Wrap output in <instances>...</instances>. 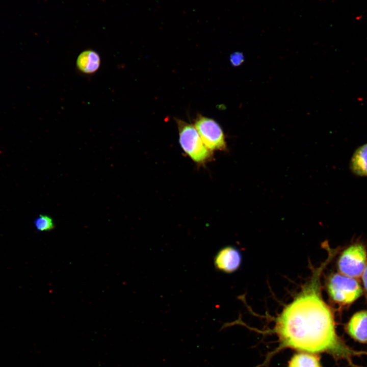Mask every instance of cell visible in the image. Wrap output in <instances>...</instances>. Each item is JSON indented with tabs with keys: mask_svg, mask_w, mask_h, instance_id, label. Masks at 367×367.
<instances>
[{
	"mask_svg": "<svg viewBox=\"0 0 367 367\" xmlns=\"http://www.w3.org/2000/svg\"><path fill=\"white\" fill-rule=\"evenodd\" d=\"M334 255L329 250L327 259L313 269L309 281L275 318L270 332L277 336L279 346L258 367L265 365L273 355L285 348L316 354L326 353L334 359L346 360L352 367H362L354 364L352 357L367 355V352L352 349L339 338L333 313L321 294V274Z\"/></svg>",
	"mask_w": 367,
	"mask_h": 367,
	"instance_id": "obj_1",
	"label": "cell"
},
{
	"mask_svg": "<svg viewBox=\"0 0 367 367\" xmlns=\"http://www.w3.org/2000/svg\"><path fill=\"white\" fill-rule=\"evenodd\" d=\"M331 299L340 304H348L357 299L362 294V288L353 277L342 274H332L327 283Z\"/></svg>",
	"mask_w": 367,
	"mask_h": 367,
	"instance_id": "obj_2",
	"label": "cell"
},
{
	"mask_svg": "<svg viewBox=\"0 0 367 367\" xmlns=\"http://www.w3.org/2000/svg\"><path fill=\"white\" fill-rule=\"evenodd\" d=\"M176 122L179 143L183 150L196 163L206 161L211 153L203 143L195 126L181 120H177Z\"/></svg>",
	"mask_w": 367,
	"mask_h": 367,
	"instance_id": "obj_3",
	"label": "cell"
},
{
	"mask_svg": "<svg viewBox=\"0 0 367 367\" xmlns=\"http://www.w3.org/2000/svg\"><path fill=\"white\" fill-rule=\"evenodd\" d=\"M366 252L361 244L350 245L340 254L337 263L341 274L351 277L360 276L366 265Z\"/></svg>",
	"mask_w": 367,
	"mask_h": 367,
	"instance_id": "obj_4",
	"label": "cell"
},
{
	"mask_svg": "<svg viewBox=\"0 0 367 367\" xmlns=\"http://www.w3.org/2000/svg\"><path fill=\"white\" fill-rule=\"evenodd\" d=\"M194 126L208 150H222L226 148L223 132L214 120L199 115L195 120Z\"/></svg>",
	"mask_w": 367,
	"mask_h": 367,
	"instance_id": "obj_5",
	"label": "cell"
},
{
	"mask_svg": "<svg viewBox=\"0 0 367 367\" xmlns=\"http://www.w3.org/2000/svg\"><path fill=\"white\" fill-rule=\"evenodd\" d=\"M214 263L217 270L225 273H232L241 266V253L237 248L233 246L224 247L215 255Z\"/></svg>",
	"mask_w": 367,
	"mask_h": 367,
	"instance_id": "obj_6",
	"label": "cell"
},
{
	"mask_svg": "<svg viewBox=\"0 0 367 367\" xmlns=\"http://www.w3.org/2000/svg\"><path fill=\"white\" fill-rule=\"evenodd\" d=\"M347 331L355 340L367 344V311L355 313L347 325Z\"/></svg>",
	"mask_w": 367,
	"mask_h": 367,
	"instance_id": "obj_7",
	"label": "cell"
},
{
	"mask_svg": "<svg viewBox=\"0 0 367 367\" xmlns=\"http://www.w3.org/2000/svg\"><path fill=\"white\" fill-rule=\"evenodd\" d=\"M100 63L99 54L93 50L87 49L78 55L76 61V66L82 73L92 74L99 69Z\"/></svg>",
	"mask_w": 367,
	"mask_h": 367,
	"instance_id": "obj_8",
	"label": "cell"
},
{
	"mask_svg": "<svg viewBox=\"0 0 367 367\" xmlns=\"http://www.w3.org/2000/svg\"><path fill=\"white\" fill-rule=\"evenodd\" d=\"M351 171L359 176H367V143L358 147L350 162Z\"/></svg>",
	"mask_w": 367,
	"mask_h": 367,
	"instance_id": "obj_9",
	"label": "cell"
},
{
	"mask_svg": "<svg viewBox=\"0 0 367 367\" xmlns=\"http://www.w3.org/2000/svg\"><path fill=\"white\" fill-rule=\"evenodd\" d=\"M288 367H322V365L317 354L299 352L291 358Z\"/></svg>",
	"mask_w": 367,
	"mask_h": 367,
	"instance_id": "obj_10",
	"label": "cell"
},
{
	"mask_svg": "<svg viewBox=\"0 0 367 367\" xmlns=\"http://www.w3.org/2000/svg\"><path fill=\"white\" fill-rule=\"evenodd\" d=\"M34 226L39 232L49 231L55 228V224L53 218L46 215L40 214L34 221Z\"/></svg>",
	"mask_w": 367,
	"mask_h": 367,
	"instance_id": "obj_11",
	"label": "cell"
},
{
	"mask_svg": "<svg viewBox=\"0 0 367 367\" xmlns=\"http://www.w3.org/2000/svg\"><path fill=\"white\" fill-rule=\"evenodd\" d=\"M244 57L241 53L236 52L232 54L230 57V61L232 65L238 66L240 65L244 61Z\"/></svg>",
	"mask_w": 367,
	"mask_h": 367,
	"instance_id": "obj_12",
	"label": "cell"
},
{
	"mask_svg": "<svg viewBox=\"0 0 367 367\" xmlns=\"http://www.w3.org/2000/svg\"><path fill=\"white\" fill-rule=\"evenodd\" d=\"M362 275L363 286L365 290L367 291V265H366Z\"/></svg>",
	"mask_w": 367,
	"mask_h": 367,
	"instance_id": "obj_13",
	"label": "cell"
}]
</instances>
